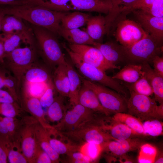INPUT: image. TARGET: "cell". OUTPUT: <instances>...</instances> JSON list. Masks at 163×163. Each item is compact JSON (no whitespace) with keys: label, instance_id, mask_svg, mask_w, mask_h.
I'll use <instances>...</instances> for the list:
<instances>
[{"label":"cell","instance_id":"12","mask_svg":"<svg viewBox=\"0 0 163 163\" xmlns=\"http://www.w3.org/2000/svg\"><path fill=\"white\" fill-rule=\"evenodd\" d=\"M68 47L78 55L85 62L105 72L120 69V66L113 65L107 60L100 51L93 46L69 44Z\"/></svg>","mask_w":163,"mask_h":163},{"label":"cell","instance_id":"5","mask_svg":"<svg viewBox=\"0 0 163 163\" xmlns=\"http://www.w3.org/2000/svg\"><path fill=\"white\" fill-rule=\"evenodd\" d=\"M80 76L82 84L95 93L102 106L111 114L127 113V99L110 88Z\"/></svg>","mask_w":163,"mask_h":163},{"label":"cell","instance_id":"19","mask_svg":"<svg viewBox=\"0 0 163 163\" xmlns=\"http://www.w3.org/2000/svg\"><path fill=\"white\" fill-rule=\"evenodd\" d=\"M78 103L94 112L106 116L111 114L102 106L95 93L82 83L78 94Z\"/></svg>","mask_w":163,"mask_h":163},{"label":"cell","instance_id":"33","mask_svg":"<svg viewBox=\"0 0 163 163\" xmlns=\"http://www.w3.org/2000/svg\"><path fill=\"white\" fill-rule=\"evenodd\" d=\"M51 79L48 72L44 69L34 65L25 73L22 79L28 82H47Z\"/></svg>","mask_w":163,"mask_h":163},{"label":"cell","instance_id":"54","mask_svg":"<svg viewBox=\"0 0 163 163\" xmlns=\"http://www.w3.org/2000/svg\"><path fill=\"white\" fill-rule=\"evenodd\" d=\"M5 72L3 69H0V89L4 88V78Z\"/></svg>","mask_w":163,"mask_h":163},{"label":"cell","instance_id":"4","mask_svg":"<svg viewBox=\"0 0 163 163\" xmlns=\"http://www.w3.org/2000/svg\"><path fill=\"white\" fill-rule=\"evenodd\" d=\"M122 47L126 62L133 64L152 62L154 57L159 56L163 49L162 45L149 34L131 46Z\"/></svg>","mask_w":163,"mask_h":163},{"label":"cell","instance_id":"32","mask_svg":"<svg viewBox=\"0 0 163 163\" xmlns=\"http://www.w3.org/2000/svg\"><path fill=\"white\" fill-rule=\"evenodd\" d=\"M64 98L60 95L55 97L53 102L48 107L47 116L51 121L58 123L65 116L67 110L64 104Z\"/></svg>","mask_w":163,"mask_h":163},{"label":"cell","instance_id":"44","mask_svg":"<svg viewBox=\"0 0 163 163\" xmlns=\"http://www.w3.org/2000/svg\"><path fill=\"white\" fill-rule=\"evenodd\" d=\"M55 89L52 80L50 79L48 82L47 88L42 96L39 98L43 107H48L53 102L54 97V90Z\"/></svg>","mask_w":163,"mask_h":163},{"label":"cell","instance_id":"35","mask_svg":"<svg viewBox=\"0 0 163 163\" xmlns=\"http://www.w3.org/2000/svg\"><path fill=\"white\" fill-rule=\"evenodd\" d=\"M49 141L51 147L59 155L78 151L80 144L68 140V142H64L56 138H52L50 134Z\"/></svg>","mask_w":163,"mask_h":163},{"label":"cell","instance_id":"27","mask_svg":"<svg viewBox=\"0 0 163 163\" xmlns=\"http://www.w3.org/2000/svg\"><path fill=\"white\" fill-rule=\"evenodd\" d=\"M144 74L141 64L128 63L112 77L128 83L136 82Z\"/></svg>","mask_w":163,"mask_h":163},{"label":"cell","instance_id":"43","mask_svg":"<svg viewBox=\"0 0 163 163\" xmlns=\"http://www.w3.org/2000/svg\"><path fill=\"white\" fill-rule=\"evenodd\" d=\"M4 88L13 96L17 101H18L19 85L16 78L5 72L4 78Z\"/></svg>","mask_w":163,"mask_h":163},{"label":"cell","instance_id":"14","mask_svg":"<svg viewBox=\"0 0 163 163\" xmlns=\"http://www.w3.org/2000/svg\"><path fill=\"white\" fill-rule=\"evenodd\" d=\"M132 12L137 22L151 36L162 45L163 40V17L153 16L141 9Z\"/></svg>","mask_w":163,"mask_h":163},{"label":"cell","instance_id":"29","mask_svg":"<svg viewBox=\"0 0 163 163\" xmlns=\"http://www.w3.org/2000/svg\"><path fill=\"white\" fill-rule=\"evenodd\" d=\"M91 16L89 14L79 11H68L62 17L60 26L66 29L78 28L86 24Z\"/></svg>","mask_w":163,"mask_h":163},{"label":"cell","instance_id":"48","mask_svg":"<svg viewBox=\"0 0 163 163\" xmlns=\"http://www.w3.org/2000/svg\"><path fill=\"white\" fill-rule=\"evenodd\" d=\"M52 163V162L49 155L41 148L38 144L32 163Z\"/></svg>","mask_w":163,"mask_h":163},{"label":"cell","instance_id":"11","mask_svg":"<svg viewBox=\"0 0 163 163\" xmlns=\"http://www.w3.org/2000/svg\"><path fill=\"white\" fill-rule=\"evenodd\" d=\"M23 126H20L18 140L20 142L21 152L28 162L32 163L38 145L35 126L37 121L33 117H27L22 120Z\"/></svg>","mask_w":163,"mask_h":163},{"label":"cell","instance_id":"23","mask_svg":"<svg viewBox=\"0 0 163 163\" xmlns=\"http://www.w3.org/2000/svg\"><path fill=\"white\" fill-rule=\"evenodd\" d=\"M52 81L55 90L60 95L64 97H68L70 84L66 63L60 64L55 68Z\"/></svg>","mask_w":163,"mask_h":163},{"label":"cell","instance_id":"40","mask_svg":"<svg viewBox=\"0 0 163 163\" xmlns=\"http://www.w3.org/2000/svg\"><path fill=\"white\" fill-rule=\"evenodd\" d=\"M48 81L47 82L35 83L24 82L23 93L39 99L46 90Z\"/></svg>","mask_w":163,"mask_h":163},{"label":"cell","instance_id":"16","mask_svg":"<svg viewBox=\"0 0 163 163\" xmlns=\"http://www.w3.org/2000/svg\"><path fill=\"white\" fill-rule=\"evenodd\" d=\"M97 120L101 128L115 140H123L141 136L124 124L108 117Z\"/></svg>","mask_w":163,"mask_h":163},{"label":"cell","instance_id":"42","mask_svg":"<svg viewBox=\"0 0 163 163\" xmlns=\"http://www.w3.org/2000/svg\"><path fill=\"white\" fill-rule=\"evenodd\" d=\"M19 147L18 143H12L10 146L8 155V161L10 163H27L28 161Z\"/></svg>","mask_w":163,"mask_h":163},{"label":"cell","instance_id":"17","mask_svg":"<svg viewBox=\"0 0 163 163\" xmlns=\"http://www.w3.org/2000/svg\"><path fill=\"white\" fill-rule=\"evenodd\" d=\"M23 104L24 109L36 119L40 124L51 135L56 136L58 131L47 123L39 99L23 93Z\"/></svg>","mask_w":163,"mask_h":163},{"label":"cell","instance_id":"46","mask_svg":"<svg viewBox=\"0 0 163 163\" xmlns=\"http://www.w3.org/2000/svg\"><path fill=\"white\" fill-rule=\"evenodd\" d=\"M141 10L153 16L163 17V0H156L151 5Z\"/></svg>","mask_w":163,"mask_h":163},{"label":"cell","instance_id":"2","mask_svg":"<svg viewBox=\"0 0 163 163\" xmlns=\"http://www.w3.org/2000/svg\"><path fill=\"white\" fill-rule=\"evenodd\" d=\"M62 46L68 53L73 64L86 79L110 88L128 99V89L118 80L107 75L105 72L83 61L80 56L71 50L65 43Z\"/></svg>","mask_w":163,"mask_h":163},{"label":"cell","instance_id":"10","mask_svg":"<svg viewBox=\"0 0 163 163\" xmlns=\"http://www.w3.org/2000/svg\"><path fill=\"white\" fill-rule=\"evenodd\" d=\"M115 27L116 40L125 47L131 46L148 34L137 22L126 18L119 21L114 29Z\"/></svg>","mask_w":163,"mask_h":163},{"label":"cell","instance_id":"13","mask_svg":"<svg viewBox=\"0 0 163 163\" xmlns=\"http://www.w3.org/2000/svg\"><path fill=\"white\" fill-rule=\"evenodd\" d=\"M1 31L5 34H19L24 38L25 43L36 47L35 38L31 28L26 25L23 20L18 17L5 15L2 21Z\"/></svg>","mask_w":163,"mask_h":163},{"label":"cell","instance_id":"24","mask_svg":"<svg viewBox=\"0 0 163 163\" xmlns=\"http://www.w3.org/2000/svg\"><path fill=\"white\" fill-rule=\"evenodd\" d=\"M86 24L87 32L90 37L95 42L102 43L106 33L105 17L101 15L91 16Z\"/></svg>","mask_w":163,"mask_h":163},{"label":"cell","instance_id":"39","mask_svg":"<svg viewBox=\"0 0 163 163\" xmlns=\"http://www.w3.org/2000/svg\"><path fill=\"white\" fill-rule=\"evenodd\" d=\"M142 123L146 136L155 137L163 135V122L159 120L149 119L145 120Z\"/></svg>","mask_w":163,"mask_h":163},{"label":"cell","instance_id":"25","mask_svg":"<svg viewBox=\"0 0 163 163\" xmlns=\"http://www.w3.org/2000/svg\"><path fill=\"white\" fill-rule=\"evenodd\" d=\"M66 67L70 84V90L68 97L70 104L73 107L78 103V96L82 82L80 75L76 72L71 64L67 60Z\"/></svg>","mask_w":163,"mask_h":163},{"label":"cell","instance_id":"38","mask_svg":"<svg viewBox=\"0 0 163 163\" xmlns=\"http://www.w3.org/2000/svg\"><path fill=\"white\" fill-rule=\"evenodd\" d=\"M139 149L137 157L138 163H154L158 152L155 147L150 144L144 143Z\"/></svg>","mask_w":163,"mask_h":163},{"label":"cell","instance_id":"31","mask_svg":"<svg viewBox=\"0 0 163 163\" xmlns=\"http://www.w3.org/2000/svg\"><path fill=\"white\" fill-rule=\"evenodd\" d=\"M113 120L123 123L141 136H146L143 123L140 119L126 113L119 112L111 117Z\"/></svg>","mask_w":163,"mask_h":163},{"label":"cell","instance_id":"37","mask_svg":"<svg viewBox=\"0 0 163 163\" xmlns=\"http://www.w3.org/2000/svg\"><path fill=\"white\" fill-rule=\"evenodd\" d=\"M0 40L3 43L6 55L19 47L21 42L25 43L23 37L16 33L0 34Z\"/></svg>","mask_w":163,"mask_h":163},{"label":"cell","instance_id":"53","mask_svg":"<svg viewBox=\"0 0 163 163\" xmlns=\"http://www.w3.org/2000/svg\"><path fill=\"white\" fill-rule=\"evenodd\" d=\"M6 56L3 43L0 40V63H4Z\"/></svg>","mask_w":163,"mask_h":163},{"label":"cell","instance_id":"49","mask_svg":"<svg viewBox=\"0 0 163 163\" xmlns=\"http://www.w3.org/2000/svg\"><path fill=\"white\" fill-rule=\"evenodd\" d=\"M12 143L0 139V163L8 162V152Z\"/></svg>","mask_w":163,"mask_h":163},{"label":"cell","instance_id":"34","mask_svg":"<svg viewBox=\"0 0 163 163\" xmlns=\"http://www.w3.org/2000/svg\"><path fill=\"white\" fill-rule=\"evenodd\" d=\"M78 151L87 158L91 163H94L99 158L103 152V149L101 144L85 142L80 145Z\"/></svg>","mask_w":163,"mask_h":163},{"label":"cell","instance_id":"56","mask_svg":"<svg viewBox=\"0 0 163 163\" xmlns=\"http://www.w3.org/2000/svg\"><path fill=\"white\" fill-rule=\"evenodd\" d=\"M5 15L2 11L0 10V32L1 31L2 21Z\"/></svg>","mask_w":163,"mask_h":163},{"label":"cell","instance_id":"18","mask_svg":"<svg viewBox=\"0 0 163 163\" xmlns=\"http://www.w3.org/2000/svg\"><path fill=\"white\" fill-rule=\"evenodd\" d=\"M93 46L98 49L109 62L115 66L126 62L122 46L112 41L104 43L94 42Z\"/></svg>","mask_w":163,"mask_h":163},{"label":"cell","instance_id":"41","mask_svg":"<svg viewBox=\"0 0 163 163\" xmlns=\"http://www.w3.org/2000/svg\"><path fill=\"white\" fill-rule=\"evenodd\" d=\"M156 0H136L124 8L118 18L114 24L120 20L126 18V16L133 11L136 9H141L149 6Z\"/></svg>","mask_w":163,"mask_h":163},{"label":"cell","instance_id":"47","mask_svg":"<svg viewBox=\"0 0 163 163\" xmlns=\"http://www.w3.org/2000/svg\"><path fill=\"white\" fill-rule=\"evenodd\" d=\"M66 162L70 163H89L90 160L79 151L72 152L66 155Z\"/></svg>","mask_w":163,"mask_h":163},{"label":"cell","instance_id":"52","mask_svg":"<svg viewBox=\"0 0 163 163\" xmlns=\"http://www.w3.org/2000/svg\"><path fill=\"white\" fill-rule=\"evenodd\" d=\"M27 0H0V5H17Z\"/></svg>","mask_w":163,"mask_h":163},{"label":"cell","instance_id":"55","mask_svg":"<svg viewBox=\"0 0 163 163\" xmlns=\"http://www.w3.org/2000/svg\"><path fill=\"white\" fill-rule=\"evenodd\" d=\"M163 162V155L161 154V155H157L154 163H161Z\"/></svg>","mask_w":163,"mask_h":163},{"label":"cell","instance_id":"22","mask_svg":"<svg viewBox=\"0 0 163 163\" xmlns=\"http://www.w3.org/2000/svg\"><path fill=\"white\" fill-rule=\"evenodd\" d=\"M58 34L65 39L69 44L93 45L95 42L87 32L78 28L66 29L60 26Z\"/></svg>","mask_w":163,"mask_h":163},{"label":"cell","instance_id":"9","mask_svg":"<svg viewBox=\"0 0 163 163\" xmlns=\"http://www.w3.org/2000/svg\"><path fill=\"white\" fill-rule=\"evenodd\" d=\"M94 113L78 103L67 111L63 118L54 127L57 131L61 132L74 130L88 123L95 120Z\"/></svg>","mask_w":163,"mask_h":163},{"label":"cell","instance_id":"15","mask_svg":"<svg viewBox=\"0 0 163 163\" xmlns=\"http://www.w3.org/2000/svg\"><path fill=\"white\" fill-rule=\"evenodd\" d=\"M143 143L142 140L135 137L123 140H111L101 145L103 152H110L112 156L120 157L139 149Z\"/></svg>","mask_w":163,"mask_h":163},{"label":"cell","instance_id":"36","mask_svg":"<svg viewBox=\"0 0 163 163\" xmlns=\"http://www.w3.org/2000/svg\"><path fill=\"white\" fill-rule=\"evenodd\" d=\"M125 85L128 91H133L139 94L149 97L153 94L152 88L144 72V74L134 83H128Z\"/></svg>","mask_w":163,"mask_h":163},{"label":"cell","instance_id":"51","mask_svg":"<svg viewBox=\"0 0 163 163\" xmlns=\"http://www.w3.org/2000/svg\"><path fill=\"white\" fill-rule=\"evenodd\" d=\"M17 101L7 90L0 89V103H17Z\"/></svg>","mask_w":163,"mask_h":163},{"label":"cell","instance_id":"21","mask_svg":"<svg viewBox=\"0 0 163 163\" xmlns=\"http://www.w3.org/2000/svg\"><path fill=\"white\" fill-rule=\"evenodd\" d=\"M141 64L144 74L152 88L155 99L159 104L163 103V77L156 73L149 63Z\"/></svg>","mask_w":163,"mask_h":163},{"label":"cell","instance_id":"1","mask_svg":"<svg viewBox=\"0 0 163 163\" xmlns=\"http://www.w3.org/2000/svg\"><path fill=\"white\" fill-rule=\"evenodd\" d=\"M6 15H14L31 24L44 28L58 34L61 19L68 11L52 10L40 6L28 4L0 5Z\"/></svg>","mask_w":163,"mask_h":163},{"label":"cell","instance_id":"30","mask_svg":"<svg viewBox=\"0 0 163 163\" xmlns=\"http://www.w3.org/2000/svg\"><path fill=\"white\" fill-rule=\"evenodd\" d=\"M71 0H27L20 4H28L41 6L58 11L73 10L70 5Z\"/></svg>","mask_w":163,"mask_h":163},{"label":"cell","instance_id":"6","mask_svg":"<svg viewBox=\"0 0 163 163\" xmlns=\"http://www.w3.org/2000/svg\"><path fill=\"white\" fill-rule=\"evenodd\" d=\"M36 51V48L31 46L19 47L6 56L4 64L13 73L19 86L25 72L34 65Z\"/></svg>","mask_w":163,"mask_h":163},{"label":"cell","instance_id":"50","mask_svg":"<svg viewBox=\"0 0 163 163\" xmlns=\"http://www.w3.org/2000/svg\"><path fill=\"white\" fill-rule=\"evenodd\" d=\"M153 69L161 76L163 77V57L159 56H156L153 59Z\"/></svg>","mask_w":163,"mask_h":163},{"label":"cell","instance_id":"20","mask_svg":"<svg viewBox=\"0 0 163 163\" xmlns=\"http://www.w3.org/2000/svg\"><path fill=\"white\" fill-rule=\"evenodd\" d=\"M73 10L96 12L107 14L111 7L110 0H71Z\"/></svg>","mask_w":163,"mask_h":163},{"label":"cell","instance_id":"28","mask_svg":"<svg viewBox=\"0 0 163 163\" xmlns=\"http://www.w3.org/2000/svg\"><path fill=\"white\" fill-rule=\"evenodd\" d=\"M136 0H110L111 7L105 19L106 34L108 35L116 20L123 9Z\"/></svg>","mask_w":163,"mask_h":163},{"label":"cell","instance_id":"3","mask_svg":"<svg viewBox=\"0 0 163 163\" xmlns=\"http://www.w3.org/2000/svg\"><path fill=\"white\" fill-rule=\"evenodd\" d=\"M31 25L36 47L44 60L50 65L56 67L60 64H66L67 60L56 35L44 28L32 24Z\"/></svg>","mask_w":163,"mask_h":163},{"label":"cell","instance_id":"8","mask_svg":"<svg viewBox=\"0 0 163 163\" xmlns=\"http://www.w3.org/2000/svg\"><path fill=\"white\" fill-rule=\"evenodd\" d=\"M130 96L127 100V113L141 121L160 119L157 111L156 101L150 97L129 91Z\"/></svg>","mask_w":163,"mask_h":163},{"label":"cell","instance_id":"26","mask_svg":"<svg viewBox=\"0 0 163 163\" xmlns=\"http://www.w3.org/2000/svg\"><path fill=\"white\" fill-rule=\"evenodd\" d=\"M35 132L38 144L48 154L52 163H59V155L52 148L50 143L49 136L50 134L38 122L35 125Z\"/></svg>","mask_w":163,"mask_h":163},{"label":"cell","instance_id":"45","mask_svg":"<svg viewBox=\"0 0 163 163\" xmlns=\"http://www.w3.org/2000/svg\"><path fill=\"white\" fill-rule=\"evenodd\" d=\"M21 108L17 103H0V115L14 118L18 115Z\"/></svg>","mask_w":163,"mask_h":163},{"label":"cell","instance_id":"7","mask_svg":"<svg viewBox=\"0 0 163 163\" xmlns=\"http://www.w3.org/2000/svg\"><path fill=\"white\" fill-rule=\"evenodd\" d=\"M58 132L61 138L74 143L80 142V144L90 142L102 144L108 141L115 140L101 128L96 120L72 131Z\"/></svg>","mask_w":163,"mask_h":163}]
</instances>
